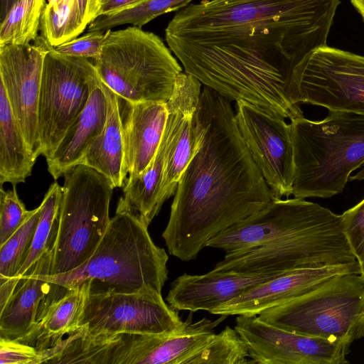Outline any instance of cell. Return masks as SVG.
<instances>
[{"label":"cell","mask_w":364,"mask_h":364,"mask_svg":"<svg viewBox=\"0 0 364 364\" xmlns=\"http://www.w3.org/2000/svg\"><path fill=\"white\" fill-rule=\"evenodd\" d=\"M201 82L181 72L173 93L166 103L168 118L165 127L167 146L160 203L175 194L181 176L198 149L203 134L196 110L201 93Z\"/></svg>","instance_id":"obj_16"},{"label":"cell","mask_w":364,"mask_h":364,"mask_svg":"<svg viewBox=\"0 0 364 364\" xmlns=\"http://www.w3.org/2000/svg\"><path fill=\"white\" fill-rule=\"evenodd\" d=\"M21 278L0 279V309L9 300L14 292Z\"/></svg>","instance_id":"obj_37"},{"label":"cell","mask_w":364,"mask_h":364,"mask_svg":"<svg viewBox=\"0 0 364 364\" xmlns=\"http://www.w3.org/2000/svg\"><path fill=\"white\" fill-rule=\"evenodd\" d=\"M190 319L183 321L178 310L166 304L156 291H90L75 331L166 334L182 330Z\"/></svg>","instance_id":"obj_11"},{"label":"cell","mask_w":364,"mask_h":364,"mask_svg":"<svg viewBox=\"0 0 364 364\" xmlns=\"http://www.w3.org/2000/svg\"><path fill=\"white\" fill-rule=\"evenodd\" d=\"M41 205L21 228L0 246V279L16 277L24 264L38 223Z\"/></svg>","instance_id":"obj_30"},{"label":"cell","mask_w":364,"mask_h":364,"mask_svg":"<svg viewBox=\"0 0 364 364\" xmlns=\"http://www.w3.org/2000/svg\"><path fill=\"white\" fill-rule=\"evenodd\" d=\"M36 160L0 85V185L25 182Z\"/></svg>","instance_id":"obj_24"},{"label":"cell","mask_w":364,"mask_h":364,"mask_svg":"<svg viewBox=\"0 0 364 364\" xmlns=\"http://www.w3.org/2000/svg\"><path fill=\"white\" fill-rule=\"evenodd\" d=\"M148 226L130 213L116 212L88 260L67 273L47 276L52 283L48 299L54 301L87 281L91 293H161L168 257L153 242Z\"/></svg>","instance_id":"obj_3"},{"label":"cell","mask_w":364,"mask_h":364,"mask_svg":"<svg viewBox=\"0 0 364 364\" xmlns=\"http://www.w3.org/2000/svg\"><path fill=\"white\" fill-rule=\"evenodd\" d=\"M72 0H48L47 4L50 6H58L59 4L69 2Z\"/></svg>","instance_id":"obj_41"},{"label":"cell","mask_w":364,"mask_h":364,"mask_svg":"<svg viewBox=\"0 0 364 364\" xmlns=\"http://www.w3.org/2000/svg\"><path fill=\"white\" fill-rule=\"evenodd\" d=\"M77 0L58 6L46 4L41 20V37L51 48L71 41L84 31Z\"/></svg>","instance_id":"obj_27"},{"label":"cell","mask_w":364,"mask_h":364,"mask_svg":"<svg viewBox=\"0 0 364 364\" xmlns=\"http://www.w3.org/2000/svg\"><path fill=\"white\" fill-rule=\"evenodd\" d=\"M235 121L274 200L288 198L294 176L291 124L242 101L237 102Z\"/></svg>","instance_id":"obj_13"},{"label":"cell","mask_w":364,"mask_h":364,"mask_svg":"<svg viewBox=\"0 0 364 364\" xmlns=\"http://www.w3.org/2000/svg\"><path fill=\"white\" fill-rule=\"evenodd\" d=\"M192 1L144 0L129 8L97 17L93 22V27L104 31L125 24L141 28L159 16L185 7Z\"/></svg>","instance_id":"obj_28"},{"label":"cell","mask_w":364,"mask_h":364,"mask_svg":"<svg viewBox=\"0 0 364 364\" xmlns=\"http://www.w3.org/2000/svg\"><path fill=\"white\" fill-rule=\"evenodd\" d=\"M107 116V100L98 77L85 107L46 159L48 171L54 180L81 164L91 144L102 133Z\"/></svg>","instance_id":"obj_21"},{"label":"cell","mask_w":364,"mask_h":364,"mask_svg":"<svg viewBox=\"0 0 364 364\" xmlns=\"http://www.w3.org/2000/svg\"><path fill=\"white\" fill-rule=\"evenodd\" d=\"M52 250L21 277L6 305L0 309V338L25 342L34 332L52 283Z\"/></svg>","instance_id":"obj_20"},{"label":"cell","mask_w":364,"mask_h":364,"mask_svg":"<svg viewBox=\"0 0 364 364\" xmlns=\"http://www.w3.org/2000/svg\"><path fill=\"white\" fill-rule=\"evenodd\" d=\"M34 210H28L17 194L16 185L12 189L0 188V246L14 235Z\"/></svg>","instance_id":"obj_31"},{"label":"cell","mask_w":364,"mask_h":364,"mask_svg":"<svg viewBox=\"0 0 364 364\" xmlns=\"http://www.w3.org/2000/svg\"><path fill=\"white\" fill-rule=\"evenodd\" d=\"M84 25L87 27L97 18V0H77Z\"/></svg>","instance_id":"obj_36"},{"label":"cell","mask_w":364,"mask_h":364,"mask_svg":"<svg viewBox=\"0 0 364 364\" xmlns=\"http://www.w3.org/2000/svg\"><path fill=\"white\" fill-rule=\"evenodd\" d=\"M1 364H39L41 355L31 345L16 341L0 338Z\"/></svg>","instance_id":"obj_33"},{"label":"cell","mask_w":364,"mask_h":364,"mask_svg":"<svg viewBox=\"0 0 364 364\" xmlns=\"http://www.w3.org/2000/svg\"><path fill=\"white\" fill-rule=\"evenodd\" d=\"M101 83L107 100L106 124L80 164L96 170L107 178L114 188H119L124 184L128 170L118 97L102 81Z\"/></svg>","instance_id":"obj_22"},{"label":"cell","mask_w":364,"mask_h":364,"mask_svg":"<svg viewBox=\"0 0 364 364\" xmlns=\"http://www.w3.org/2000/svg\"><path fill=\"white\" fill-rule=\"evenodd\" d=\"M144 0H97V17L132 6Z\"/></svg>","instance_id":"obj_35"},{"label":"cell","mask_w":364,"mask_h":364,"mask_svg":"<svg viewBox=\"0 0 364 364\" xmlns=\"http://www.w3.org/2000/svg\"><path fill=\"white\" fill-rule=\"evenodd\" d=\"M258 316L296 333L353 343L364 337V279L358 273L336 276Z\"/></svg>","instance_id":"obj_7"},{"label":"cell","mask_w":364,"mask_h":364,"mask_svg":"<svg viewBox=\"0 0 364 364\" xmlns=\"http://www.w3.org/2000/svg\"><path fill=\"white\" fill-rule=\"evenodd\" d=\"M355 258L358 264L360 275L364 279V246Z\"/></svg>","instance_id":"obj_39"},{"label":"cell","mask_w":364,"mask_h":364,"mask_svg":"<svg viewBox=\"0 0 364 364\" xmlns=\"http://www.w3.org/2000/svg\"><path fill=\"white\" fill-rule=\"evenodd\" d=\"M334 214L303 198L272 200L262 209L218 234L206 247L223 250L226 254L244 252L316 225Z\"/></svg>","instance_id":"obj_15"},{"label":"cell","mask_w":364,"mask_h":364,"mask_svg":"<svg viewBox=\"0 0 364 364\" xmlns=\"http://www.w3.org/2000/svg\"><path fill=\"white\" fill-rule=\"evenodd\" d=\"M62 186L52 183L41 203L38 223L28 255L15 277L21 278L45 253L52 250L58 229Z\"/></svg>","instance_id":"obj_26"},{"label":"cell","mask_w":364,"mask_h":364,"mask_svg":"<svg viewBox=\"0 0 364 364\" xmlns=\"http://www.w3.org/2000/svg\"><path fill=\"white\" fill-rule=\"evenodd\" d=\"M111 29L88 31L85 35L53 48L56 52L70 56L98 59Z\"/></svg>","instance_id":"obj_32"},{"label":"cell","mask_w":364,"mask_h":364,"mask_svg":"<svg viewBox=\"0 0 364 364\" xmlns=\"http://www.w3.org/2000/svg\"><path fill=\"white\" fill-rule=\"evenodd\" d=\"M294 198H331L341 193L350 173L363 167L364 115L330 112L320 121L291 120Z\"/></svg>","instance_id":"obj_4"},{"label":"cell","mask_w":364,"mask_h":364,"mask_svg":"<svg viewBox=\"0 0 364 364\" xmlns=\"http://www.w3.org/2000/svg\"><path fill=\"white\" fill-rule=\"evenodd\" d=\"M16 0H0V21H2Z\"/></svg>","instance_id":"obj_38"},{"label":"cell","mask_w":364,"mask_h":364,"mask_svg":"<svg viewBox=\"0 0 364 364\" xmlns=\"http://www.w3.org/2000/svg\"><path fill=\"white\" fill-rule=\"evenodd\" d=\"M235 329L245 344L250 363L346 364L353 343L291 332L256 315H238Z\"/></svg>","instance_id":"obj_12"},{"label":"cell","mask_w":364,"mask_h":364,"mask_svg":"<svg viewBox=\"0 0 364 364\" xmlns=\"http://www.w3.org/2000/svg\"><path fill=\"white\" fill-rule=\"evenodd\" d=\"M46 0H16L0 25V44L28 45L38 36Z\"/></svg>","instance_id":"obj_25"},{"label":"cell","mask_w":364,"mask_h":364,"mask_svg":"<svg viewBox=\"0 0 364 364\" xmlns=\"http://www.w3.org/2000/svg\"><path fill=\"white\" fill-rule=\"evenodd\" d=\"M98 77L88 58L60 54L53 48L46 53L38 106L41 151L46 159L85 107Z\"/></svg>","instance_id":"obj_10"},{"label":"cell","mask_w":364,"mask_h":364,"mask_svg":"<svg viewBox=\"0 0 364 364\" xmlns=\"http://www.w3.org/2000/svg\"><path fill=\"white\" fill-rule=\"evenodd\" d=\"M50 48L41 36L28 45L0 44V85L36 159L41 155L38 106L42 70Z\"/></svg>","instance_id":"obj_14"},{"label":"cell","mask_w":364,"mask_h":364,"mask_svg":"<svg viewBox=\"0 0 364 364\" xmlns=\"http://www.w3.org/2000/svg\"><path fill=\"white\" fill-rule=\"evenodd\" d=\"M50 275L74 270L95 252L109 225L112 183L80 164L63 176Z\"/></svg>","instance_id":"obj_6"},{"label":"cell","mask_w":364,"mask_h":364,"mask_svg":"<svg viewBox=\"0 0 364 364\" xmlns=\"http://www.w3.org/2000/svg\"><path fill=\"white\" fill-rule=\"evenodd\" d=\"M339 264L358 267L343 230L341 215L335 213L255 248L227 253L213 270L258 274Z\"/></svg>","instance_id":"obj_8"},{"label":"cell","mask_w":364,"mask_h":364,"mask_svg":"<svg viewBox=\"0 0 364 364\" xmlns=\"http://www.w3.org/2000/svg\"><path fill=\"white\" fill-rule=\"evenodd\" d=\"M196 115L200 144L181 176L162 233L169 254L183 262L196 259L212 238L274 200L230 101L204 86Z\"/></svg>","instance_id":"obj_2"},{"label":"cell","mask_w":364,"mask_h":364,"mask_svg":"<svg viewBox=\"0 0 364 364\" xmlns=\"http://www.w3.org/2000/svg\"><path fill=\"white\" fill-rule=\"evenodd\" d=\"M350 179L351 180H354V179H357V180H361V179H364V170H361L358 174H357L354 177H350Z\"/></svg>","instance_id":"obj_42"},{"label":"cell","mask_w":364,"mask_h":364,"mask_svg":"<svg viewBox=\"0 0 364 364\" xmlns=\"http://www.w3.org/2000/svg\"><path fill=\"white\" fill-rule=\"evenodd\" d=\"M90 282H85L79 286L67 289L60 297L48 304L38 318L36 330L23 343L41 350L75 331L90 291Z\"/></svg>","instance_id":"obj_23"},{"label":"cell","mask_w":364,"mask_h":364,"mask_svg":"<svg viewBox=\"0 0 364 364\" xmlns=\"http://www.w3.org/2000/svg\"><path fill=\"white\" fill-rule=\"evenodd\" d=\"M118 97L129 177L135 178L151 162L160 145L168 118L166 103L132 102Z\"/></svg>","instance_id":"obj_19"},{"label":"cell","mask_w":364,"mask_h":364,"mask_svg":"<svg viewBox=\"0 0 364 364\" xmlns=\"http://www.w3.org/2000/svg\"><path fill=\"white\" fill-rule=\"evenodd\" d=\"M101 81L132 102L166 103L182 68L154 33L135 26L110 31L92 61Z\"/></svg>","instance_id":"obj_5"},{"label":"cell","mask_w":364,"mask_h":364,"mask_svg":"<svg viewBox=\"0 0 364 364\" xmlns=\"http://www.w3.org/2000/svg\"><path fill=\"white\" fill-rule=\"evenodd\" d=\"M350 1L364 21V0H350Z\"/></svg>","instance_id":"obj_40"},{"label":"cell","mask_w":364,"mask_h":364,"mask_svg":"<svg viewBox=\"0 0 364 364\" xmlns=\"http://www.w3.org/2000/svg\"><path fill=\"white\" fill-rule=\"evenodd\" d=\"M340 0H203L165 30L190 74L229 101L275 117H304L289 96L296 64L326 46Z\"/></svg>","instance_id":"obj_1"},{"label":"cell","mask_w":364,"mask_h":364,"mask_svg":"<svg viewBox=\"0 0 364 364\" xmlns=\"http://www.w3.org/2000/svg\"><path fill=\"white\" fill-rule=\"evenodd\" d=\"M360 274L359 267L347 264L306 267L284 272L219 306L215 315L258 316L263 311L301 296L328 280L344 274Z\"/></svg>","instance_id":"obj_17"},{"label":"cell","mask_w":364,"mask_h":364,"mask_svg":"<svg viewBox=\"0 0 364 364\" xmlns=\"http://www.w3.org/2000/svg\"><path fill=\"white\" fill-rule=\"evenodd\" d=\"M343 230L355 257L364 246V198L341 214Z\"/></svg>","instance_id":"obj_34"},{"label":"cell","mask_w":364,"mask_h":364,"mask_svg":"<svg viewBox=\"0 0 364 364\" xmlns=\"http://www.w3.org/2000/svg\"><path fill=\"white\" fill-rule=\"evenodd\" d=\"M289 96L295 105L364 115V55L327 45L314 49L294 67Z\"/></svg>","instance_id":"obj_9"},{"label":"cell","mask_w":364,"mask_h":364,"mask_svg":"<svg viewBox=\"0 0 364 364\" xmlns=\"http://www.w3.org/2000/svg\"><path fill=\"white\" fill-rule=\"evenodd\" d=\"M245 344L234 328L226 326L210 341L187 364H246L250 363Z\"/></svg>","instance_id":"obj_29"},{"label":"cell","mask_w":364,"mask_h":364,"mask_svg":"<svg viewBox=\"0 0 364 364\" xmlns=\"http://www.w3.org/2000/svg\"><path fill=\"white\" fill-rule=\"evenodd\" d=\"M283 272L255 274L212 270L200 275L185 273L172 282L166 301L178 311L203 310L210 313Z\"/></svg>","instance_id":"obj_18"}]
</instances>
